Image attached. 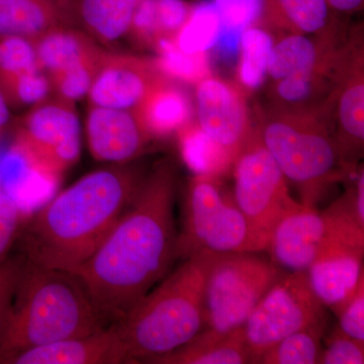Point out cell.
<instances>
[{"mask_svg":"<svg viewBox=\"0 0 364 364\" xmlns=\"http://www.w3.org/2000/svg\"><path fill=\"white\" fill-rule=\"evenodd\" d=\"M176 191L174 165L158 162L102 244L73 273L112 322L130 312L178 258Z\"/></svg>","mask_w":364,"mask_h":364,"instance_id":"1","label":"cell"},{"mask_svg":"<svg viewBox=\"0 0 364 364\" xmlns=\"http://www.w3.org/2000/svg\"><path fill=\"white\" fill-rule=\"evenodd\" d=\"M144 176L127 163L81 177L25 223L21 255L40 267L75 272L109 233Z\"/></svg>","mask_w":364,"mask_h":364,"instance_id":"2","label":"cell"},{"mask_svg":"<svg viewBox=\"0 0 364 364\" xmlns=\"http://www.w3.org/2000/svg\"><path fill=\"white\" fill-rule=\"evenodd\" d=\"M112 323L73 273L25 259L0 329V355L86 336Z\"/></svg>","mask_w":364,"mask_h":364,"instance_id":"3","label":"cell"},{"mask_svg":"<svg viewBox=\"0 0 364 364\" xmlns=\"http://www.w3.org/2000/svg\"><path fill=\"white\" fill-rule=\"evenodd\" d=\"M215 253L198 251L116 321L128 363H147L188 344L203 328V291Z\"/></svg>","mask_w":364,"mask_h":364,"instance_id":"4","label":"cell"},{"mask_svg":"<svg viewBox=\"0 0 364 364\" xmlns=\"http://www.w3.org/2000/svg\"><path fill=\"white\" fill-rule=\"evenodd\" d=\"M329 109L286 111L273 109L255 128L280 170L298 189L299 202L317 205L330 188L349 176L335 139Z\"/></svg>","mask_w":364,"mask_h":364,"instance_id":"5","label":"cell"},{"mask_svg":"<svg viewBox=\"0 0 364 364\" xmlns=\"http://www.w3.org/2000/svg\"><path fill=\"white\" fill-rule=\"evenodd\" d=\"M267 248L220 176L195 174L189 179L182 205L178 258L198 251L263 252Z\"/></svg>","mask_w":364,"mask_h":364,"instance_id":"6","label":"cell"},{"mask_svg":"<svg viewBox=\"0 0 364 364\" xmlns=\"http://www.w3.org/2000/svg\"><path fill=\"white\" fill-rule=\"evenodd\" d=\"M261 253L215 254L205 277L203 328L195 339L212 341L243 327L284 272Z\"/></svg>","mask_w":364,"mask_h":364,"instance_id":"7","label":"cell"},{"mask_svg":"<svg viewBox=\"0 0 364 364\" xmlns=\"http://www.w3.org/2000/svg\"><path fill=\"white\" fill-rule=\"evenodd\" d=\"M338 243L364 246L353 186L324 210L303 205L284 215L265 251L282 272H305L324 249Z\"/></svg>","mask_w":364,"mask_h":364,"instance_id":"8","label":"cell"},{"mask_svg":"<svg viewBox=\"0 0 364 364\" xmlns=\"http://www.w3.org/2000/svg\"><path fill=\"white\" fill-rule=\"evenodd\" d=\"M80 121L75 104L58 97L33 105L16 129L14 150L55 182L80 159Z\"/></svg>","mask_w":364,"mask_h":364,"instance_id":"9","label":"cell"},{"mask_svg":"<svg viewBox=\"0 0 364 364\" xmlns=\"http://www.w3.org/2000/svg\"><path fill=\"white\" fill-rule=\"evenodd\" d=\"M232 171L235 202L268 245L277 223L303 205L291 196L289 182L255 130L235 158Z\"/></svg>","mask_w":364,"mask_h":364,"instance_id":"10","label":"cell"},{"mask_svg":"<svg viewBox=\"0 0 364 364\" xmlns=\"http://www.w3.org/2000/svg\"><path fill=\"white\" fill-rule=\"evenodd\" d=\"M327 320L326 308L311 291L306 272L282 273L243 325L252 363L289 335Z\"/></svg>","mask_w":364,"mask_h":364,"instance_id":"11","label":"cell"},{"mask_svg":"<svg viewBox=\"0 0 364 364\" xmlns=\"http://www.w3.org/2000/svg\"><path fill=\"white\" fill-rule=\"evenodd\" d=\"M195 100L196 124L235 161L255 130L245 91L210 75L196 85Z\"/></svg>","mask_w":364,"mask_h":364,"instance_id":"12","label":"cell"},{"mask_svg":"<svg viewBox=\"0 0 364 364\" xmlns=\"http://www.w3.org/2000/svg\"><path fill=\"white\" fill-rule=\"evenodd\" d=\"M164 77L154 59L109 52L91 85L88 102L134 111Z\"/></svg>","mask_w":364,"mask_h":364,"instance_id":"13","label":"cell"},{"mask_svg":"<svg viewBox=\"0 0 364 364\" xmlns=\"http://www.w3.org/2000/svg\"><path fill=\"white\" fill-rule=\"evenodd\" d=\"M335 139L345 170L355 172L364 144L363 50L351 47L332 97Z\"/></svg>","mask_w":364,"mask_h":364,"instance_id":"14","label":"cell"},{"mask_svg":"<svg viewBox=\"0 0 364 364\" xmlns=\"http://www.w3.org/2000/svg\"><path fill=\"white\" fill-rule=\"evenodd\" d=\"M85 136L91 156L98 162L127 164L142 156L154 140L133 111L90 105Z\"/></svg>","mask_w":364,"mask_h":364,"instance_id":"15","label":"cell"},{"mask_svg":"<svg viewBox=\"0 0 364 364\" xmlns=\"http://www.w3.org/2000/svg\"><path fill=\"white\" fill-rule=\"evenodd\" d=\"M128 363L117 322L86 335L0 355V364Z\"/></svg>","mask_w":364,"mask_h":364,"instance_id":"16","label":"cell"},{"mask_svg":"<svg viewBox=\"0 0 364 364\" xmlns=\"http://www.w3.org/2000/svg\"><path fill=\"white\" fill-rule=\"evenodd\" d=\"M363 254L364 246L334 244L306 270L311 291L326 309L336 314L364 282Z\"/></svg>","mask_w":364,"mask_h":364,"instance_id":"17","label":"cell"},{"mask_svg":"<svg viewBox=\"0 0 364 364\" xmlns=\"http://www.w3.org/2000/svg\"><path fill=\"white\" fill-rule=\"evenodd\" d=\"M345 49L346 47H336L332 35L312 38L303 33H289L273 44L267 77L274 82L330 68L339 63Z\"/></svg>","mask_w":364,"mask_h":364,"instance_id":"18","label":"cell"},{"mask_svg":"<svg viewBox=\"0 0 364 364\" xmlns=\"http://www.w3.org/2000/svg\"><path fill=\"white\" fill-rule=\"evenodd\" d=\"M63 26H74L70 1L0 0V39L21 37L33 42Z\"/></svg>","mask_w":364,"mask_h":364,"instance_id":"19","label":"cell"},{"mask_svg":"<svg viewBox=\"0 0 364 364\" xmlns=\"http://www.w3.org/2000/svg\"><path fill=\"white\" fill-rule=\"evenodd\" d=\"M176 83L168 77L161 79L133 111L153 139L177 133L193 119L191 98Z\"/></svg>","mask_w":364,"mask_h":364,"instance_id":"20","label":"cell"},{"mask_svg":"<svg viewBox=\"0 0 364 364\" xmlns=\"http://www.w3.org/2000/svg\"><path fill=\"white\" fill-rule=\"evenodd\" d=\"M143 0H71L74 26L102 47L128 35L136 9Z\"/></svg>","mask_w":364,"mask_h":364,"instance_id":"21","label":"cell"},{"mask_svg":"<svg viewBox=\"0 0 364 364\" xmlns=\"http://www.w3.org/2000/svg\"><path fill=\"white\" fill-rule=\"evenodd\" d=\"M33 44L40 69L49 78L105 49L90 35L74 26L53 28L33 41Z\"/></svg>","mask_w":364,"mask_h":364,"instance_id":"22","label":"cell"},{"mask_svg":"<svg viewBox=\"0 0 364 364\" xmlns=\"http://www.w3.org/2000/svg\"><path fill=\"white\" fill-rule=\"evenodd\" d=\"M193 9L186 0H143L127 37L139 47L155 49L160 40L176 38Z\"/></svg>","mask_w":364,"mask_h":364,"instance_id":"23","label":"cell"},{"mask_svg":"<svg viewBox=\"0 0 364 364\" xmlns=\"http://www.w3.org/2000/svg\"><path fill=\"white\" fill-rule=\"evenodd\" d=\"M334 13L328 0H267L261 23L289 33L326 37L334 30Z\"/></svg>","mask_w":364,"mask_h":364,"instance_id":"24","label":"cell"},{"mask_svg":"<svg viewBox=\"0 0 364 364\" xmlns=\"http://www.w3.org/2000/svg\"><path fill=\"white\" fill-rule=\"evenodd\" d=\"M154 364H245L252 363L244 338L243 327L212 341L193 338L166 355L150 359Z\"/></svg>","mask_w":364,"mask_h":364,"instance_id":"25","label":"cell"},{"mask_svg":"<svg viewBox=\"0 0 364 364\" xmlns=\"http://www.w3.org/2000/svg\"><path fill=\"white\" fill-rule=\"evenodd\" d=\"M273 44L272 36L263 26H250L242 33L237 79L246 93L258 90L267 80Z\"/></svg>","mask_w":364,"mask_h":364,"instance_id":"26","label":"cell"},{"mask_svg":"<svg viewBox=\"0 0 364 364\" xmlns=\"http://www.w3.org/2000/svg\"><path fill=\"white\" fill-rule=\"evenodd\" d=\"M181 156L195 174L221 176L233 166L234 160L213 142L196 121L177 132Z\"/></svg>","mask_w":364,"mask_h":364,"instance_id":"27","label":"cell"},{"mask_svg":"<svg viewBox=\"0 0 364 364\" xmlns=\"http://www.w3.org/2000/svg\"><path fill=\"white\" fill-rule=\"evenodd\" d=\"M223 23V33L215 51L224 58L238 54L242 33L260 25L267 0H215Z\"/></svg>","mask_w":364,"mask_h":364,"instance_id":"28","label":"cell"},{"mask_svg":"<svg viewBox=\"0 0 364 364\" xmlns=\"http://www.w3.org/2000/svg\"><path fill=\"white\" fill-rule=\"evenodd\" d=\"M327 320L289 335L261 355L258 363L316 364L322 352Z\"/></svg>","mask_w":364,"mask_h":364,"instance_id":"29","label":"cell"},{"mask_svg":"<svg viewBox=\"0 0 364 364\" xmlns=\"http://www.w3.org/2000/svg\"><path fill=\"white\" fill-rule=\"evenodd\" d=\"M223 23L215 4L193 6L188 20L173 41L181 51L188 54L210 53L221 40Z\"/></svg>","mask_w":364,"mask_h":364,"instance_id":"30","label":"cell"},{"mask_svg":"<svg viewBox=\"0 0 364 364\" xmlns=\"http://www.w3.org/2000/svg\"><path fill=\"white\" fill-rule=\"evenodd\" d=\"M154 61L158 69L169 79L182 83L198 85L212 75L208 53L188 54L177 47L173 39H162L155 47Z\"/></svg>","mask_w":364,"mask_h":364,"instance_id":"31","label":"cell"},{"mask_svg":"<svg viewBox=\"0 0 364 364\" xmlns=\"http://www.w3.org/2000/svg\"><path fill=\"white\" fill-rule=\"evenodd\" d=\"M41 70L33 41L21 37L0 39V90L2 95L21 76Z\"/></svg>","mask_w":364,"mask_h":364,"instance_id":"32","label":"cell"},{"mask_svg":"<svg viewBox=\"0 0 364 364\" xmlns=\"http://www.w3.org/2000/svg\"><path fill=\"white\" fill-rule=\"evenodd\" d=\"M107 53L109 51L105 49L100 54L80 62L77 65L53 75L49 78L53 92L56 93V97L74 104L81 98L87 97Z\"/></svg>","mask_w":364,"mask_h":364,"instance_id":"33","label":"cell"},{"mask_svg":"<svg viewBox=\"0 0 364 364\" xmlns=\"http://www.w3.org/2000/svg\"><path fill=\"white\" fill-rule=\"evenodd\" d=\"M53 92L51 81L42 70H36L18 78L4 92L11 109L33 107L44 102Z\"/></svg>","mask_w":364,"mask_h":364,"instance_id":"34","label":"cell"},{"mask_svg":"<svg viewBox=\"0 0 364 364\" xmlns=\"http://www.w3.org/2000/svg\"><path fill=\"white\" fill-rule=\"evenodd\" d=\"M318 363L363 364L364 343L347 336L338 327H335L323 347Z\"/></svg>","mask_w":364,"mask_h":364,"instance_id":"35","label":"cell"},{"mask_svg":"<svg viewBox=\"0 0 364 364\" xmlns=\"http://www.w3.org/2000/svg\"><path fill=\"white\" fill-rule=\"evenodd\" d=\"M335 315L345 335L364 343V282Z\"/></svg>","mask_w":364,"mask_h":364,"instance_id":"36","label":"cell"},{"mask_svg":"<svg viewBox=\"0 0 364 364\" xmlns=\"http://www.w3.org/2000/svg\"><path fill=\"white\" fill-rule=\"evenodd\" d=\"M25 257L23 255H9L0 263V329L11 306L14 289L20 279Z\"/></svg>","mask_w":364,"mask_h":364,"instance_id":"37","label":"cell"},{"mask_svg":"<svg viewBox=\"0 0 364 364\" xmlns=\"http://www.w3.org/2000/svg\"><path fill=\"white\" fill-rule=\"evenodd\" d=\"M355 207L359 222L364 225V172L363 167L358 168V178L354 186Z\"/></svg>","mask_w":364,"mask_h":364,"instance_id":"38","label":"cell"},{"mask_svg":"<svg viewBox=\"0 0 364 364\" xmlns=\"http://www.w3.org/2000/svg\"><path fill=\"white\" fill-rule=\"evenodd\" d=\"M335 13L354 14L363 9L364 0H328Z\"/></svg>","mask_w":364,"mask_h":364,"instance_id":"39","label":"cell"},{"mask_svg":"<svg viewBox=\"0 0 364 364\" xmlns=\"http://www.w3.org/2000/svg\"><path fill=\"white\" fill-rule=\"evenodd\" d=\"M11 122V109L7 104L6 97L0 90V139L9 130Z\"/></svg>","mask_w":364,"mask_h":364,"instance_id":"40","label":"cell"},{"mask_svg":"<svg viewBox=\"0 0 364 364\" xmlns=\"http://www.w3.org/2000/svg\"><path fill=\"white\" fill-rule=\"evenodd\" d=\"M63 1H71V0H63Z\"/></svg>","mask_w":364,"mask_h":364,"instance_id":"41","label":"cell"}]
</instances>
